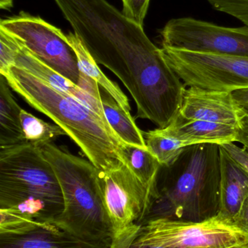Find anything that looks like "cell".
<instances>
[{"mask_svg": "<svg viewBox=\"0 0 248 248\" xmlns=\"http://www.w3.org/2000/svg\"><path fill=\"white\" fill-rule=\"evenodd\" d=\"M64 17L98 64L122 81L137 117L165 128L179 113L186 86L144 28L106 0H66Z\"/></svg>", "mask_w": 248, "mask_h": 248, "instance_id": "1", "label": "cell"}, {"mask_svg": "<svg viewBox=\"0 0 248 248\" xmlns=\"http://www.w3.org/2000/svg\"><path fill=\"white\" fill-rule=\"evenodd\" d=\"M0 75L29 106L61 127L99 171L126 164L121 149L123 141L92 109L17 65Z\"/></svg>", "mask_w": 248, "mask_h": 248, "instance_id": "2", "label": "cell"}, {"mask_svg": "<svg viewBox=\"0 0 248 248\" xmlns=\"http://www.w3.org/2000/svg\"><path fill=\"white\" fill-rule=\"evenodd\" d=\"M220 146L185 147L169 166H161L156 196L144 223L159 218L199 222L220 212Z\"/></svg>", "mask_w": 248, "mask_h": 248, "instance_id": "3", "label": "cell"}, {"mask_svg": "<svg viewBox=\"0 0 248 248\" xmlns=\"http://www.w3.org/2000/svg\"><path fill=\"white\" fill-rule=\"evenodd\" d=\"M64 208L56 174L39 147L25 142L0 148V209L53 223Z\"/></svg>", "mask_w": 248, "mask_h": 248, "instance_id": "4", "label": "cell"}, {"mask_svg": "<svg viewBox=\"0 0 248 248\" xmlns=\"http://www.w3.org/2000/svg\"><path fill=\"white\" fill-rule=\"evenodd\" d=\"M39 147L53 169L64 196V211L53 224L86 241L112 243L115 232L100 196L99 169L53 143Z\"/></svg>", "mask_w": 248, "mask_h": 248, "instance_id": "5", "label": "cell"}, {"mask_svg": "<svg viewBox=\"0 0 248 248\" xmlns=\"http://www.w3.org/2000/svg\"><path fill=\"white\" fill-rule=\"evenodd\" d=\"M133 243L173 248H227L248 243V234L220 214L199 222L159 218L143 224Z\"/></svg>", "mask_w": 248, "mask_h": 248, "instance_id": "6", "label": "cell"}, {"mask_svg": "<svg viewBox=\"0 0 248 248\" xmlns=\"http://www.w3.org/2000/svg\"><path fill=\"white\" fill-rule=\"evenodd\" d=\"M161 49L166 62L186 87L228 93L248 89V57Z\"/></svg>", "mask_w": 248, "mask_h": 248, "instance_id": "7", "label": "cell"}, {"mask_svg": "<svg viewBox=\"0 0 248 248\" xmlns=\"http://www.w3.org/2000/svg\"><path fill=\"white\" fill-rule=\"evenodd\" d=\"M0 28L18 39L44 63L80 87L83 73L74 49L61 29L23 12L1 20Z\"/></svg>", "mask_w": 248, "mask_h": 248, "instance_id": "8", "label": "cell"}, {"mask_svg": "<svg viewBox=\"0 0 248 248\" xmlns=\"http://www.w3.org/2000/svg\"><path fill=\"white\" fill-rule=\"evenodd\" d=\"M162 47L248 57V26L226 27L192 17L169 20L160 31Z\"/></svg>", "mask_w": 248, "mask_h": 248, "instance_id": "9", "label": "cell"}, {"mask_svg": "<svg viewBox=\"0 0 248 248\" xmlns=\"http://www.w3.org/2000/svg\"><path fill=\"white\" fill-rule=\"evenodd\" d=\"M99 188L114 232L132 224L142 225L155 192L144 185L127 164L111 171L99 172Z\"/></svg>", "mask_w": 248, "mask_h": 248, "instance_id": "10", "label": "cell"}, {"mask_svg": "<svg viewBox=\"0 0 248 248\" xmlns=\"http://www.w3.org/2000/svg\"><path fill=\"white\" fill-rule=\"evenodd\" d=\"M179 116L186 120H198L241 128L246 116L231 93L189 87L183 94Z\"/></svg>", "mask_w": 248, "mask_h": 248, "instance_id": "11", "label": "cell"}, {"mask_svg": "<svg viewBox=\"0 0 248 248\" xmlns=\"http://www.w3.org/2000/svg\"><path fill=\"white\" fill-rule=\"evenodd\" d=\"M110 245L82 240L53 223H42L18 234H0V248H109Z\"/></svg>", "mask_w": 248, "mask_h": 248, "instance_id": "12", "label": "cell"}, {"mask_svg": "<svg viewBox=\"0 0 248 248\" xmlns=\"http://www.w3.org/2000/svg\"><path fill=\"white\" fill-rule=\"evenodd\" d=\"M157 128L162 134L182 141L186 147L199 144L222 145L236 142L240 130L224 124L186 120L179 115L165 128Z\"/></svg>", "mask_w": 248, "mask_h": 248, "instance_id": "13", "label": "cell"}, {"mask_svg": "<svg viewBox=\"0 0 248 248\" xmlns=\"http://www.w3.org/2000/svg\"><path fill=\"white\" fill-rule=\"evenodd\" d=\"M19 42H20V49L16 58L15 65L25 68L33 75L39 77L45 82L48 83L50 85L52 86L58 91L74 97L86 107L92 109L103 120L107 122L105 117L103 107H102L101 97H95L89 94L78 86L71 82L68 78H65L56 71H54L52 68L44 63L39 58H36L20 41Z\"/></svg>", "mask_w": 248, "mask_h": 248, "instance_id": "14", "label": "cell"}, {"mask_svg": "<svg viewBox=\"0 0 248 248\" xmlns=\"http://www.w3.org/2000/svg\"><path fill=\"white\" fill-rule=\"evenodd\" d=\"M220 146V215L234 221L248 196V172Z\"/></svg>", "mask_w": 248, "mask_h": 248, "instance_id": "15", "label": "cell"}, {"mask_svg": "<svg viewBox=\"0 0 248 248\" xmlns=\"http://www.w3.org/2000/svg\"><path fill=\"white\" fill-rule=\"evenodd\" d=\"M4 76H0V148L26 142L20 123V106Z\"/></svg>", "mask_w": 248, "mask_h": 248, "instance_id": "16", "label": "cell"}, {"mask_svg": "<svg viewBox=\"0 0 248 248\" xmlns=\"http://www.w3.org/2000/svg\"><path fill=\"white\" fill-rule=\"evenodd\" d=\"M66 36L68 42L77 55L80 71L96 81L99 87L110 94L125 111L131 113V108L128 97L116 82L105 75L83 41L77 35L71 32Z\"/></svg>", "mask_w": 248, "mask_h": 248, "instance_id": "17", "label": "cell"}, {"mask_svg": "<svg viewBox=\"0 0 248 248\" xmlns=\"http://www.w3.org/2000/svg\"><path fill=\"white\" fill-rule=\"evenodd\" d=\"M102 107L108 124L123 142L147 147L144 131L135 124L131 113L125 111L116 100L100 87Z\"/></svg>", "mask_w": 248, "mask_h": 248, "instance_id": "18", "label": "cell"}, {"mask_svg": "<svg viewBox=\"0 0 248 248\" xmlns=\"http://www.w3.org/2000/svg\"><path fill=\"white\" fill-rule=\"evenodd\" d=\"M122 153L125 163L134 174L150 189L155 192L157 176L161 164L147 147L122 142Z\"/></svg>", "mask_w": 248, "mask_h": 248, "instance_id": "19", "label": "cell"}, {"mask_svg": "<svg viewBox=\"0 0 248 248\" xmlns=\"http://www.w3.org/2000/svg\"><path fill=\"white\" fill-rule=\"evenodd\" d=\"M20 123L26 142L37 147L53 143L61 136H67L56 124L47 123L23 109L20 110Z\"/></svg>", "mask_w": 248, "mask_h": 248, "instance_id": "20", "label": "cell"}, {"mask_svg": "<svg viewBox=\"0 0 248 248\" xmlns=\"http://www.w3.org/2000/svg\"><path fill=\"white\" fill-rule=\"evenodd\" d=\"M144 137L147 148L161 166L173 164L186 147L182 141L162 134L158 128L144 132Z\"/></svg>", "mask_w": 248, "mask_h": 248, "instance_id": "21", "label": "cell"}, {"mask_svg": "<svg viewBox=\"0 0 248 248\" xmlns=\"http://www.w3.org/2000/svg\"><path fill=\"white\" fill-rule=\"evenodd\" d=\"M20 49L19 41L0 28V74L15 65Z\"/></svg>", "mask_w": 248, "mask_h": 248, "instance_id": "22", "label": "cell"}, {"mask_svg": "<svg viewBox=\"0 0 248 248\" xmlns=\"http://www.w3.org/2000/svg\"><path fill=\"white\" fill-rule=\"evenodd\" d=\"M212 7L248 26V0H206Z\"/></svg>", "mask_w": 248, "mask_h": 248, "instance_id": "23", "label": "cell"}, {"mask_svg": "<svg viewBox=\"0 0 248 248\" xmlns=\"http://www.w3.org/2000/svg\"><path fill=\"white\" fill-rule=\"evenodd\" d=\"M150 0H125L122 3V13L130 20L144 26Z\"/></svg>", "mask_w": 248, "mask_h": 248, "instance_id": "24", "label": "cell"}, {"mask_svg": "<svg viewBox=\"0 0 248 248\" xmlns=\"http://www.w3.org/2000/svg\"><path fill=\"white\" fill-rule=\"evenodd\" d=\"M141 225L132 224L115 233L109 248H131L141 230Z\"/></svg>", "mask_w": 248, "mask_h": 248, "instance_id": "25", "label": "cell"}, {"mask_svg": "<svg viewBox=\"0 0 248 248\" xmlns=\"http://www.w3.org/2000/svg\"><path fill=\"white\" fill-rule=\"evenodd\" d=\"M230 157L235 160L243 169L248 172V150L246 147H240L235 142L228 143L221 145Z\"/></svg>", "mask_w": 248, "mask_h": 248, "instance_id": "26", "label": "cell"}, {"mask_svg": "<svg viewBox=\"0 0 248 248\" xmlns=\"http://www.w3.org/2000/svg\"><path fill=\"white\" fill-rule=\"evenodd\" d=\"M231 94L237 106L248 119V89L236 90Z\"/></svg>", "mask_w": 248, "mask_h": 248, "instance_id": "27", "label": "cell"}, {"mask_svg": "<svg viewBox=\"0 0 248 248\" xmlns=\"http://www.w3.org/2000/svg\"><path fill=\"white\" fill-rule=\"evenodd\" d=\"M234 223L248 234V196L245 200L238 215L234 219Z\"/></svg>", "mask_w": 248, "mask_h": 248, "instance_id": "28", "label": "cell"}, {"mask_svg": "<svg viewBox=\"0 0 248 248\" xmlns=\"http://www.w3.org/2000/svg\"><path fill=\"white\" fill-rule=\"evenodd\" d=\"M237 142L243 144V147L248 150V119H245L241 128L239 130L238 139Z\"/></svg>", "mask_w": 248, "mask_h": 248, "instance_id": "29", "label": "cell"}, {"mask_svg": "<svg viewBox=\"0 0 248 248\" xmlns=\"http://www.w3.org/2000/svg\"><path fill=\"white\" fill-rule=\"evenodd\" d=\"M13 5V0H0V7L2 10H10Z\"/></svg>", "mask_w": 248, "mask_h": 248, "instance_id": "30", "label": "cell"}, {"mask_svg": "<svg viewBox=\"0 0 248 248\" xmlns=\"http://www.w3.org/2000/svg\"><path fill=\"white\" fill-rule=\"evenodd\" d=\"M227 248H248V243H246V244L235 245V246H231V247Z\"/></svg>", "mask_w": 248, "mask_h": 248, "instance_id": "31", "label": "cell"}, {"mask_svg": "<svg viewBox=\"0 0 248 248\" xmlns=\"http://www.w3.org/2000/svg\"><path fill=\"white\" fill-rule=\"evenodd\" d=\"M122 3L125 2V0H122Z\"/></svg>", "mask_w": 248, "mask_h": 248, "instance_id": "32", "label": "cell"}]
</instances>
